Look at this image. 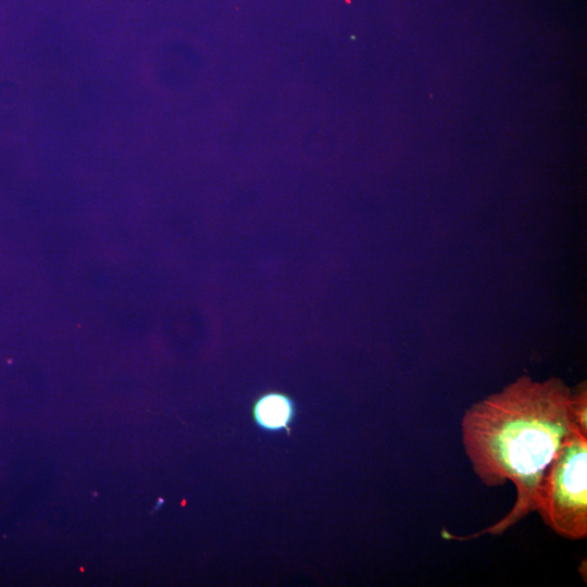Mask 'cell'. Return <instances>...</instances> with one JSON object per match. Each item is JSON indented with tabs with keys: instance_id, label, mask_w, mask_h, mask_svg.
<instances>
[{
	"instance_id": "obj_1",
	"label": "cell",
	"mask_w": 587,
	"mask_h": 587,
	"mask_svg": "<svg viewBox=\"0 0 587 587\" xmlns=\"http://www.w3.org/2000/svg\"><path fill=\"white\" fill-rule=\"evenodd\" d=\"M570 389L559 379L544 383L521 377L503 390L469 408L461 420V439L473 472L487 487L508 480L516 488L509 513L472 535H500L534 512L545 474L564 438L575 427Z\"/></svg>"
},
{
	"instance_id": "obj_2",
	"label": "cell",
	"mask_w": 587,
	"mask_h": 587,
	"mask_svg": "<svg viewBox=\"0 0 587 587\" xmlns=\"http://www.w3.org/2000/svg\"><path fill=\"white\" fill-rule=\"evenodd\" d=\"M559 536H587V435L574 427L564 438L542 479L536 510Z\"/></svg>"
},
{
	"instance_id": "obj_3",
	"label": "cell",
	"mask_w": 587,
	"mask_h": 587,
	"mask_svg": "<svg viewBox=\"0 0 587 587\" xmlns=\"http://www.w3.org/2000/svg\"><path fill=\"white\" fill-rule=\"evenodd\" d=\"M296 413L291 398L282 392H266L260 396L252 405V416L257 425L268 432L288 428Z\"/></svg>"
},
{
	"instance_id": "obj_4",
	"label": "cell",
	"mask_w": 587,
	"mask_h": 587,
	"mask_svg": "<svg viewBox=\"0 0 587 587\" xmlns=\"http://www.w3.org/2000/svg\"><path fill=\"white\" fill-rule=\"evenodd\" d=\"M570 411L574 426L584 435H587V397L585 385L584 388L576 391H571Z\"/></svg>"
}]
</instances>
